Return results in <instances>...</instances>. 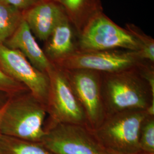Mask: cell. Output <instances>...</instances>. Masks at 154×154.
<instances>
[{
    "label": "cell",
    "mask_w": 154,
    "mask_h": 154,
    "mask_svg": "<svg viewBox=\"0 0 154 154\" xmlns=\"http://www.w3.org/2000/svg\"><path fill=\"white\" fill-rule=\"evenodd\" d=\"M6 100L5 102V103L0 107V123H1V118H2V114H3V113H4V110H5V109ZM0 135H1V132H0Z\"/></svg>",
    "instance_id": "obj_20"
},
{
    "label": "cell",
    "mask_w": 154,
    "mask_h": 154,
    "mask_svg": "<svg viewBox=\"0 0 154 154\" xmlns=\"http://www.w3.org/2000/svg\"><path fill=\"white\" fill-rule=\"evenodd\" d=\"M46 107L29 91L8 97L0 123L1 134L41 142Z\"/></svg>",
    "instance_id": "obj_2"
},
{
    "label": "cell",
    "mask_w": 154,
    "mask_h": 154,
    "mask_svg": "<svg viewBox=\"0 0 154 154\" xmlns=\"http://www.w3.org/2000/svg\"><path fill=\"white\" fill-rule=\"evenodd\" d=\"M0 154H53L40 142L0 135Z\"/></svg>",
    "instance_id": "obj_14"
},
{
    "label": "cell",
    "mask_w": 154,
    "mask_h": 154,
    "mask_svg": "<svg viewBox=\"0 0 154 154\" xmlns=\"http://www.w3.org/2000/svg\"><path fill=\"white\" fill-rule=\"evenodd\" d=\"M128 50L139 51L137 41L126 29L113 22L103 11L93 17L77 39V51Z\"/></svg>",
    "instance_id": "obj_5"
},
{
    "label": "cell",
    "mask_w": 154,
    "mask_h": 154,
    "mask_svg": "<svg viewBox=\"0 0 154 154\" xmlns=\"http://www.w3.org/2000/svg\"><path fill=\"white\" fill-rule=\"evenodd\" d=\"M44 130L41 143L53 154H110L89 127L57 123Z\"/></svg>",
    "instance_id": "obj_6"
},
{
    "label": "cell",
    "mask_w": 154,
    "mask_h": 154,
    "mask_svg": "<svg viewBox=\"0 0 154 154\" xmlns=\"http://www.w3.org/2000/svg\"><path fill=\"white\" fill-rule=\"evenodd\" d=\"M50 86L44 128L57 123L88 126L84 110L61 68L54 65L48 74Z\"/></svg>",
    "instance_id": "obj_4"
},
{
    "label": "cell",
    "mask_w": 154,
    "mask_h": 154,
    "mask_svg": "<svg viewBox=\"0 0 154 154\" xmlns=\"http://www.w3.org/2000/svg\"><path fill=\"white\" fill-rule=\"evenodd\" d=\"M148 116L146 110H127L106 116L94 135L109 151L132 154L140 150L139 134L141 125Z\"/></svg>",
    "instance_id": "obj_3"
},
{
    "label": "cell",
    "mask_w": 154,
    "mask_h": 154,
    "mask_svg": "<svg viewBox=\"0 0 154 154\" xmlns=\"http://www.w3.org/2000/svg\"><path fill=\"white\" fill-rule=\"evenodd\" d=\"M3 44L11 49L19 50L35 68L45 74H48L54 67L24 20L15 33Z\"/></svg>",
    "instance_id": "obj_12"
},
{
    "label": "cell",
    "mask_w": 154,
    "mask_h": 154,
    "mask_svg": "<svg viewBox=\"0 0 154 154\" xmlns=\"http://www.w3.org/2000/svg\"><path fill=\"white\" fill-rule=\"evenodd\" d=\"M0 67L6 74L23 85L46 106L49 91L48 74L35 68L19 50L0 44Z\"/></svg>",
    "instance_id": "obj_9"
},
{
    "label": "cell",
    "mask_w": 154,
    "mask_h": 154,
    "mask_svg": "<svg viewBox=\"0 0 154 154\" xmlns=\"http://www.w3.org/2000/svg\"><path fill=\"white\" fill-rule=\"evenodd\" d=\"M139 147L141 151L154 154V116H147L144 119L139 134Z\"/></svg>",
    "instance_id": "obj_17"
},
{
    "label": "cell",
    "mask_w": 154,
    "mask_h": 154,
    "mask_svg": "<svg viewBox=\"0 0 154 154\" xmlns=\"http://www.w3.org/2000/svg\"><path fill=\"white\" fill-rule=\"evenodd\" d=\"M41 0H0V3L11 6L17 9L24 11L33 7Z\"/></svg>",
    "instance_id": "obj_19"
},
{
    "label": "cell",
    "mask_w": 154,
    "mask_h": 154,
    "mask_svg": "<svg viewBox=\"0 0 154 154\" xmlns=\"http://www.w3.org/2000/svg\"><path fill=\"white\" fill-rule=\"evenodd\" d=\"M65 14L63 8L52 0H41L31 8L23 11V20L32 33L44 42Z\"/></svg>",
    "instance_id": "obj_10"
},
{
    "label": "cell",
    "mask_w": 154,
    "mask_h": 154,
    "mask_svg": "<svg viewBox=\"0 0 154 154\" xmlns=\"http://www.w3.org/2000/svg\"><path fill=\"white\" fill-rule=\"evenodd\" d=\"M143 61L138 51L118 49L79 51L53 65L62 69H87L100 72H118L138 66Z\"/></svg>",
    "instance_id": "obj_7"
},
{
    "label": "cell",
    "mask_w": 154,
    "mask_h": 154,
    "mask_svg": "<svg viewBox=\"0 0 154 154\" xmlns=\"http://www.w3.org/2000/svg\"><path fill=\"white\" fill-rule=\"evenodd\" d=\"M5 100H4V101H3V102H1V100H0V107L2 106V105H3L4 103H5Z\"/></svg>",
    "instance_id": "obj_22"
},
{
    "label": "cell",
    "mask_w": 154,
    "mask_h": 154,
    "mask_svg": "<svg viewBox=\"0 0 154 154\" xmlns=\"http://www.w3.org/2000/svg\"><path fill=\"white\" fill-rule=\"evenodd\" d=\"M137 41L140 50L138 51L140 57L146 61L154 63V40L133 23H127L126 28Z\"/></svg>",
    "instance_id": "obj_16"
},
{
    "label": "cell",
    "mask_w": 154,
    "mask_h": 154,
    "mask_svg": "<svg viewBox=\"0 0 154 154\" xmlns=\"http://www.w3.org/2000/svg\"><path fill=\"white\" fill-rule=\"evenodd\" d=\"M28 91L29 90L23 85L8 75L0 67V93L9 97Z\"/></svg>",
    "instance_id": "obj_18"
},
{
    "label": "cell",
    "mask_w": 154,
    "mask_h": 154,
    "mask_svg": "<svg viewBox=\"0 0 154 154\" xmlns=\"http://www.w3.org/2000/svg\"><path fill=\"white\" fill-rule=\"evenodd\" d=\"M81 103L91 130L97 129L106 117L101 93V72L87 69H62Z\"/></svg>",
    "instance_id": "obj_8"
},
{
    "label": "cell",
    "mask_w": 154,
    "mask_h": 154,
    "mask_svg": "<svg viewBox=\"0 0 154 154\" xmlns=\"http://www.w3.org/2000/svg\"><path fill=\"white\" fill-rule=\"evenodd\" d=\"M109 154H119V153H116V152H111V151H109ZM150 154V153H148V152H144L142 151H140L137 152H135V153H132V154Z\"/></svg>",
    "instance_id": "obj_21"
},
{
    "label": "cell",
    "mask_w": 154,
    "mask_h": 154,
    "mask_svg": "<svg viewBox=\"0 0 154 154\" xmlns=\"http://www.w3.org/2000/svg\"><path fill=\"white\" fill-rule=\"evenodd\" d=\"M77 30L65 14L45 42L44 51L53 64L77 51Z\"/></svg>",
    "instance_id": "obj_11"
},
{
    "label": "cell",
    "mask_w": 154,
    "mask_h": 154,
    "mask_svg": "<svg viewBox=\"0 0 154 154\" xmlns=\"http://www.w3.org/2000/svg\"><path fill=\"white\" fill-rule=\"evenodd\" d=\"M23 20V11L0 3V44H4L15 33Z\"/></svg>",
    "instance_id": "obj_15"
},
{
    "label": "cell",
    "mask_w": 154,
    "mask_h": 154,
    "mask_svg": "<svg viewBox=\"0 0 154 154\" xmlns=\"http://www.w3.org/2000/svg\"><path fill=\"white\" fill-rule=\"evenodd\" d=\"M63 8L79 35L89 20L103 11L100 0H52Z\"/></svg>",
    "instance_id": "obj_13"
},
{
    "label": "cell",
    "mask_w": 154,
    "mask_h": 154,
    "mask_svg": "<svg viewBox=\"0 0 154 154\" xmlns=\"http://www.w3.org/2000/svg\"><path fill=\"white\" fill-rule=\"evenodd\" d=\"M101 93L106 116L125 110L146 111L154 103V95L138 66L101 72Z\"/></svg>",
    "instance_id": "obj_1"
}]
</instances>
